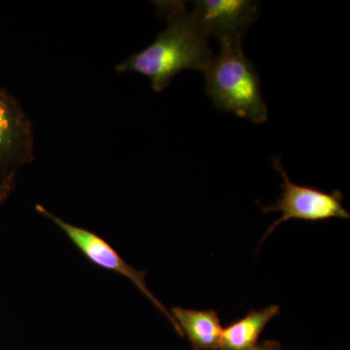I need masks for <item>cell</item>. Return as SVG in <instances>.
<instances>
[{
  "mask_svg": "<svg viewBox=\"0 0 350 350\" xmlns=\"http://www.w3.org/2000/svg\"><path fill=\"white\" fill-rule=\"evenodd\" d=\"M172 317L194 350H218L223 328L217 312L172 308Z\"/></svg>",
  "mask_w": 350,
  "mask_h": 350,
  "instance_id": "cell-7",
  "label": "cell"
},
{
  "mask_svg": "<svg viewBox=\"0 0 350 350\" xmlns=\"http://www.w3.org/2000/svg\"><path fill=\"white\" fill-rule=\"evenodd\" d=\"M36 208L41 215L50 219L55 225L57 226L70 239L71 243L81 251L83 255L88 260H90L96 266L100 267V268L115 271V273H120V275L130 280L139 289V291L167 317L172 325L174 326L176 333L183 337V334H182L180 328L175 322L174 317H172V313L152 294L150 290L147 287L146 283H145L146 271H137V269L129 265L125 260L122 259V257L107 241H105L98 234L88 231L86 229H83L81 227L69 224L63 219L51 213L42 206L38 204Z\"/></svg>",
  "mask_w": 350,
  "mask_h": 350,
  "instance_id": "cell-4",
  "label": "cell"
},
{
  "mask_svg": "<svg viewBox=\"0 0 350 350\" xmlns=\"http://www.w3.org/2000/svg\"><path fill=\"white\" fill-rule=\"evenodd\" d=\"M14 174L0 175V206L5 200L12 187Z\"/></svg>",
  "mask_w": 350,
  "mask_h": 350,
  "instance_id": "cell-9",
  "label": "cell"
},
{
  "mask_svg": "<svg viewBox=\"0 0 350 350\" xmlns=\"http://www.w3.org/2000/svg\"><path fill=\"white\" fill-rule=\"evenodd\" d=\"M33 135L31 122L17 100L0 88V175L32 160Z\"/></svg>",
  "mask_w": 350,
  "mask_h": 350,
  "instance_id": "cell-6",
  "label": "cell"
},
{
  "mask_svg": "<svg viewBox=\"0 0 350 350\" xmlns=\"http://www.w3.org/2000/svg\"><path fill=\"white\" fill-rule=\"evenodd\" d=\"M204 69L206 92L221 111L232 113L254 124L268 120V107L262 98L261 80L252 62L244 55L241 42L220 45Z\"/></svg>",
  "mask_w": 350,
  "mask_h": 350,
  "instance_id": "cell-2",
  "label": "cell"
},
{
  "mask_svg": "<svg viewBox=\"0 0 350 350\" xmlns=\"http://www.w3.org/2000/svg\"><path fill=\"white\" fill-rule=\"evenodd\" d=\"M251 350H282V345L275 340H265L262 344H257Z\"/></svg>",
  "mask_w": 350,
  "mask_h": 350,
  "instance_id": "cell-10",
  "label": "cell"
},
{
  "mask_svg": "<svg viewBox=\"0 0 350 350\" xmlns=\"http://www.w3.org/2000/svg\"><path fill=\"white\" fill-rule=\"evenodd\" d=\"M280 306H269L250 313L223 329L218 350H251L255 347L267 324L280 314Z\"/></svg>",
  "mask_w": 350,
  "mask_h": 350,
  "instance_id": "cell-8",
  "label": "cell"
},
{
  "mask_svg": "<svg viewBox=\"0 0 350 350\" xmlns=\"http://www.w3.org/2000/svg\"><path fill=\"white\" fill-rule=\"evenodd\" d=\"M191 12L193 20L220 45L241 42L248 27L259 17L260 4L250 0H199Z\"/></svg>",
  "mask_w": 350,
  "mask_h": 350,
  "instance_id": "cell-5",
  "label": "cell"
},
{
  "mask_svg": "<svg viewBox=\"0 0 350 350\" xmlns=\"http://www.w3.org/2000/svg\"><path fill=\"white\" fill-rule=\"evenodd\" d=\"M273 165L282 174V196L273 206H262L261 208L262 213L280 211L282 215L267 230L260 241V245L278 225L290 219L317 222L331 218H350L349 211L342 206L344 195L342 192L335 190L327 193L317 188L294 183L283 169L280 157H273Z\"/></svg>",
  "mask_w": 350,
  "mask_h": 350,
  "instance_id": "cell-3",
  "label": "cell"
},
{
  "mask_svg": "<svg viewBox=\"0 0 350 350\" xmlns=\"http://www.w3.org/2000/svg\"><path fill=\"white\" fill-rule=\"evenodd\" d=\"M158 7L167 16V29L148 47L131 55L116 69L118 72L146 76L152 89L160 93L181 71H204L213 59V52L209 38L196 24L184 2H160Z\"/></svg>",
  "mask_w": 350,
  "mask_h": 350,
  "instance_id": "cell-1",
  "label": "cell"
}]
</instances>
